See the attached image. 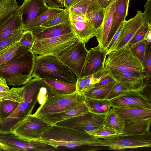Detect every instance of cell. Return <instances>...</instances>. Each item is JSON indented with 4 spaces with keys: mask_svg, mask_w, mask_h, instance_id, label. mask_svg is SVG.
<instances>
[{
    "mask_svg": "<svg viewBox=\"0 0 151 151\" xmlns=\"http://www.w3.org/2000/svg\"><path fill=\"white\" fill-rule=\"evenodd\" d=\"M0 151H20L21 150L17 148L9 146L0 141Z\"/></svg>",
    "mask_w": 151,
    "mask_h": 151,
    "instance_id": "816d5d0a",
    "label": "cell"
},
{
    "mask_svg": "<svg viewBox=\"0 0 151 151\" xmlns=\"http://www.w3.org/2000/svg\"><path fill=\"white\" fill-rule=\"evenodd\" d=\"M19 103L17 102L4 100L0 101V115L1 121L10 116L15 110Z\"/></svg>",
    "mask_w": 151,
    "mask_h": 151,
    "instance_id": "e575fe53",
    "label": "cell"
},
{
    "mask_svg": "<svg viewBox=\"0 0 151 151\" xmlns=\"http://www.w3.org/2000/svg\"><path fill=\"white\" fill-rule=\"evenodd\" d=\"M24 27L22 15L15 12L0 26V42Z\"/></svg>",
    "mask_w": 151,
    "mask_h": 151,
    "instance_id": "cb8c5ba5",
    "label": "cell"
},
{
    "mask_svg": "<svg viewBox=\"0 0 151 151\" xmlns=\"http://www.w3.org/2000/svg\"><path fill=\"white\" fill-rule=\"evenodd\" d=\"M84 99L76 91L67 95L47 96L43 103L32 115L37 116L66 111L78 105L84 101Z\"/></svg>",
    "mask_w": 151,
    "mask_h": 151,
    "instance_id": "8992f818",
    "label": "cell"
},
{
    "mask_svg": "<svg viewBox=\"0 0 151 151\" xmlns=\"http://www.w3.org/2000/svg\"><path fill=\"white\" fill-rule=\"evenodd\" d=\"M84 101L89 110V111L93 113L106 114L111 109L110 101L107 99H98L85 98Z\"/></svg>",
    "mask_w": 151,
    "mask_h": 151,
    "instance_id": "4316f807",
    "label": "cell"
},
{
    "mask_svg": "<svg viewBox=\"0 0 151 151\" xmlns=\"http://www.w3.org/2000/svg\"><path fill=\"white\" fill-rule=\"evenodd\" d=\"M143 12L146 16L149 24H151V0H147L144 6Z\"/></svg>",
    "mask_w": 151,
    "mask_h": 151,
    "instance_id": "bcb514c9",
    "label": "cell"
},
{
    "mask_svg": "<svg viewBox=\"0 0 151 151\" xmlns=\"http://www.w3.org/2000/svg\"><path fill=\"white\" fill-rule=\"evenodd\" d=\"M114 0H98L100 6L103 8L105 9Z\"/></svg>",
    "mask_w": 151,
    "mask_h": 151,
    "instance_id": "db71d44e",
    "label": "cell"
},
{
    "mask_svg": "<svg viewBox=\"0 0 151 151\" xmlns=\"http://www.w3.org/2000/svg\"><path fill=\"white\" fill-rule=\"evenodd\" d=\"M142 63L144 68V80L151 82V42H147Z\"/></svg>",
    "mask_w": 151,
    "mask_h": 151,
    "instance_id": "74e56055",
    "label": "cell"
},
{
    "mask_svg": "<svg viewBox=\"0 0 151 151\" xmlns=\"http://www.w3.org/2000/svg\"><path fill=\"white\" fill-rule=\"evenodd\" d=\"M107 73L103 68L99 71L92 75L86 76V83L82 95L93 88L95 85L99 83L101 79L106 76Z\"/></svg>",
    "mask_w": 151,
    "mask_h": 151,
    "instance_id": "d590c367",
    "label": "cell"
},
{
    "mask_svg": "<svg viewBox=\"0 0 151 151\" xmlns=\"http://www.w3.org/2000/svg\"><path fill=\"white\" fill-rule=\"evenodd\" d=\"M143 40L148 43L151 42V30H149L147 31Z\"/></svg>",
    "mask_w": 151,
    "mask_h": 151,
    "instance_id": "11a10c76",
    "label": "cell"
},
{
    "mask_svg": "<svg viewBox=\"0 0 151 151\" xmlns=\"http://www.w3.org/2000/svg\"><path fill=\"white\" fill-rule=\"evenodd\" d=\"M129 91L122 83L116 81L109 92L106 99L110 101Z\"/></svg>",
    "mask_w": 151,
    "mask_h": 151,
    "instance_id": "60d3db41",
    "label": "cell"
},
{
    "mask_svg": "<svg viewBox=\"0 0 151 151\" xmlns=\"http://www.w3.org/2000/svg\"><path fill=\"white\" fill-rule=\"evenodd\" d=\"M61 8L50 7L31 22L24 29L31 30L47 22L53 17L64 11Z\"/></svg>",
    "mask_w": 151,
    "mask_h": 151,
    "instance_id": "f1b7e54d",
    "label": "cell"
},
{
    "mask_svg": "<svg viewBox=\"0 0 151 151\" xmlns=\"http://www.w3.org/2000/svg\"><path fill=\"white\" fill-rule=\"evenodd\" d=\"M102 141L84 130L55 124L44 131L36 141L57 149L60 146H101Z\"/></svg>",
    "mask_w": 151,
    "mask_h": 151,
    "instance_id": "6da1fadb",
    "label": "cell"
},
{
    "mask_svg": "<svg viewBox=\"0 0 151 151\" xmlns=\"http://www.w3.org/2000/svg\"><path fill=\"white\" fill-rule=\"evenodd\" d=\"M24 47L19 42L0 50V65L9 61Z\"/></svg>",
    "mask_w": 151,
    "mask_h": 151,
    "instance_id": "d6a6232c",
    "label": "cell"
},
{
    "mask_svg": "<svg viewBox=\"0 0 151 151\" xmlns=\"http://www.w3.org/2000/svg\"><path fill=\"white\" fill-rule=\"evenodd\" d=\"M89 111V110L84 101L77 106L66 111L36 117L45 121L48 125L52 126L59 122L85 114Z\"/></svg>",
    "mask_w": 151,
    "mask_h": 151,
    "instance_id": "d6986e66",
    "label": "cell"
},
{
    "mask_svg": "<svg viewBox=\"0 0 151 151\" xmlns=\"http://www.w3.org/2000/svg\"><path fill=\"white\" fill-rule=\"evenodd\" d=\"M88 133L97 138L103 139L119 135L116 130L104 124Z\"/></svg>",
    "mask_w": 151,
    "mask_h": 151,
    "instance_id": "f35d334b",
    "label": "cell"
},
{
    "mask_svg": "<svg viewBox=\"0 0 151 151\" xmlns=\"http://www.w3.org/2000/svg\"><path fill=\"white\" fill-rule=\"evenodd\" d=\"M41 79L46 89V96L67 95L76 91V84L51 78Z\"/></svg>",
    "mask_w": 151,
    "mask_h": 151,
    "instance_id": "7402d4cb",
    "label": "cell"
},
{
    "mask_svg": "<svg viewBox=\"0 0 151 151\" xmlns=\"http://www.w3.org/2000/svg\"><path fill=\"white\" fill-rule=\"evenodd\" d=\"M98 4V0H71L68 9L70 12L85 15L89 9Z\"/></svg>",
    "mask_w": 151,
    "mask_h": 151,
    "instance_id": "f546056e",
    "label": "cell"
},
{
    "mask_svg": "<svg viewBox=\"0 0 151 151\" xmlns=\"http://www.w3.org/2000/svg\"><path fill=\"white\" fill-rule=\"evenodd\" d=\"M74 74L58 57L35 55L33 77L51 78L76 84L77 79Z\"/></svg>",
    "mask_w": 151,
    "mask_h": 151,
    "instance_id": "277c9868",
    "label": "cell"
},
{
    "mask_svg": "<svg viewBox=\"0 0 151 151\" xmlns=\"http://www.w3.org/2000/svg\"><path fill=\"white\" fill-rule=\"evenodd\" d=\"M70 12L66 9L57 15L53 17L47 22L42 24L41 26L47 27L57 25L70 20Z\"/></svg>",
    "mask_w": 151,
    "mask_h": 151,
    "instance_id": "8d00e7d4",
    "label": "cell"
},
{
    "mask_svg": "<svg viewBox=\"0 0 151 151\" xmlns=\"http://www.w3.org/2000/svg\"><path fill=\"white\" fill-rule=\"evenodd\" d=\"M151 122V118L125 121L123 132L119 135L137 136L145 134L149 131Z\"/></svg>",
    "mask_w": 151,
    "mask_h": 151,
    "instance_id": "d4e9b609",
    "label": "cell"
},
{
    "mask_svg": "<svg viewBox=\"0 0 151 151\" xmlns=\"http://www.w3.org/2000/svg\"><path fill=\"white\" fill-rule=\"evenodd\" d=\"M24 29L13 33L0 42V50L19 42L22 35Z\"/></svg>",
    "mask_w": 151,
    "mask_h": 151,
    "instance_id": "b9f144b4",
    "label": "cell"
},
{
    "mask_svg": "<svg viewBox=\"0 0 151 151\" xmlns=\"http://www.w3.org/2000/svg\"><path fill=\"white\" fill-rule=\"evenodd\" d=\"M35 39H44L58 37L73 32L70 20L51 27L39 26L31 30Z\"/></svg>",
    "mask_w": 151,
    "mask_h": 151,
    "instance_id": "44dd1931",
    "label": "cell"
},
{
    "mask_svg": "<svg viewBox=\"0 0 151 151\" xmlns=\"http://www.w3.org/2000/svg\"><path fill=\"white\" fill-rule=\"evenodd\" d=\"M3 11H1V12H0V15H1V14H2V12H3L4 11V10Z\"/></svg>",
    "mask_w": 151,
    "mask_h": 151,
    "instance_id": "6f0895ef",
    "label": "cell"
},
{
    "mask_svg": "<svg viewBox=\"0 0 151 151\" xmlns=\"http://www.w3.org/2000/svg\"><path fill=\"white\" fill-rule=\"evenodd\" d=\"M86 76L80 77L77 79L76 83V91L82 95V92L86 85Z\"/></svg>",
    "mask_w": 151,
    "mask_h": 151,
    "instance_id": "f6af8a7d",
    "label": "cell"
},
{
    "mask_svg": "<svg viewBox=\"0 0 151 151\" xmlns=\"http://www.w3.org/2000/svg\"><path fill=\"white\" fill-rule=\"evenodd\" d=\"M106 115L96 114L89 111L55 124L83 130L88 133L104 125Z\"/></svg>",
    "mask_w": 151,
    "mask_h": 151,
    "instance_id": "8fae6325",
    "label": "cell"
},
{
    "mask_svg": "<svg viewBox=\"0 0 151 151\" xmlns=\"http://www.w3.org/2000/svg\"><path fill=\"white\" fill-rule=\"evenodd\" d=\"M129 0H116L115 9L108 38V45L127 15Z\"/></svg>",
    "mask_w": 151,
    "mask_h": 151,
    "instance_id": "603a6c76",
    "label": "cell"
},
{
    "mask_svg": "<svg viewBox=\"0 0 151 151\" xmlns=\"http://www.w3.org/2000/svg\"><path fill=\"white\" fill-rule=\"evenodd\" d=\"M111 107L138 108L151 110V98L143 92L129 91L111 100Z\"/></svg>",
    "mask_w": 151,
    "mask_h": 151,
    "instance_id": "4fadbf2b",
    "label": "cell"
},
{
    "mask_svg": "<svg viewBox=\"0 0 151 151\" xmlns=\"http://www.w3.org/2000/svg\"><path fill=\"white\" fill-rule=\"evenodd\" d=\"M23 86V100L14 111L0 122V134H9L10 129L27 116L32 114L43 87L41 79L34 77Z\"/></svg>",
    "mask_w": 151,
    "mask_h": 151,
    "instance_id": "3957f363",
    "label": "cell"
},
{
    "mask_svg": "<svg viewBox=\"0 0 151 151\" xmlns=\"http://www.w3.org/2000/svg\"><path fill=\"white\" fill-rule=\"evenodd\" d=\"M69 17L73 32L78 41L85 44L91 38L96 37L97 29L92 25L85 15L70 12Z\"/></svg>",
    "mask_w": 151,
    "mask_h": 151,
    "instance_id": "5bb4252c",
    "label": "cell"
},
{
    "mask_svg": "<svg viewBox=\"0 0 151 151\" xmlns=\"http://www.w3.org/2000/svg\"><path fill=\"white\" fill-rule=\"evenodd\" d=\"M103 65L106 72L109 70L137 71L144 73L142 63L127 46L113 50L107 55Z\"/></svg>",
    "mask_w": 151,
    "mask_h": 151,
    "instance_id": "5b68a950",
    "label": "cell"
},
{
    "mask_svg": "<svg viewBox=\"0 0 151 151\" xmlns=\"http://www.w3.org/2000/svg\"><path fill=\"white\" fill-rule=\"evenodd\" d=\"M114 0L108 6L104 9V15L103 22L98 29L96 36L98 45L101 48L106 50L108 46V38L112 24L115 9Z\"/></svg>",
    "mask_w": 151,
    "mask_h": 151,
    "instance_id": "ffe728a7",
    "label": "cell"
},
{
    "mask_svg": "<svg viewBox=\"0 0 151 151\" xmlns=\"http://www.w3.org/2000/svg\"><path fill=\"white\" fill-rule=\"evenodd\" d=\"M0 141L8 145L19 149L21 151H50L52 147L37 141H27L22 140L14 134H0Z\"/></svg>",
    "mask_w": 151,
    "mask_h": 151,
    "instance_id": "ac0fdd59",
    "label": "cell"
},
{
    "mask_svg": "<svg viewBox=\"0 0 151 151\" xmlns=\"http://www.w3.org/2000/svg\"><path fill=\"white\" fill-rule=\"evenodd\" d=\"M17 2V0H0V12Z\"/></svg>",
    "mask_w": 151,
    "mask_h": 151,
    "instance_id": "681fc988",
    "label": "cell"
},
{
    "mask_svg": "<svg viewBox=\"0 0 151 151\" xmlns=\"http://www.w3.org/2000/svg\"><path fill=\"white\" fill-rule=\"evenodd\" d=\"M35 55L24 47L7 63L0 65V77L13 86L24 85L33 78Z\"/></svg>",
    "mask_w": 151,
    "mask_h": 151,
    "instance_id": "7a4b0ae2",
    "label": "cell"
},
{
    "mask_svg": "<svg viewBox=\"0 0 151 151\" xmlns=\"http://www.w3.org/2000/svg\"><path fill=\"white\" fill-rule=\"evenodd\" d=\"M114 109L117 113L125 121L151 118V110L135 108Z\"/></svg>",
    "mask_w": 151,
    "mask_h": 151,
    "instance_id": "484cf974",
    "label": "cell"
},
{
    "mask_svg": "<svg viewBox=\"0 0 151 151\" xmlns=\"http://www.w3.org/2000/svg\"><path fill=\"white\" fill-rule=\"evenodd\" d=\"M149 30H151V24L147 23L143 25L138 29L126 46L135 44L143 40L146 34Z\"/></svg>",
    "mask_w": 151,
    "mask_h": 151,
    "instance_id": "7bdbcfd3",
    "label": "cell"
},
{
    "mask_svg": "<svg viewBox=\"0 0 151 151\" xmlns=\"http://www.w3.org/2000/svg\"><path fill=\"white\" fill-rule=\"evenodd\" d=\"M51 126L32 114L12 128L10 131L9 134H13L24 141H36L40 138L43 132Z\"/></svg>",
    "mask_w": 151,
    "mask_h": 151,
    "instance_id": "ba28073f",
    "label": "cell"
},
{
    "mask_svg": "<svg viewBox=\"0 0 151 151\" xmlns=\"http://www.w3.org/2000/svg\"><path fill=\"white\" fill-rule=\"evenodd\" d=\"M35 38L30 30L23 31L21 38L19 41L20 45L31 50Z\"/></svg>",
    "mask_w": 151,
    "mask_h": 151,
    "instance_id": "ee69618b",
    "label": "cell"
},
{
    "mask_svg": "<svg viewBox=\"0 0 151 151\" xmlns=\"http://www.w3.org/2000/svg\"><path fill=\"white\" fill-rule=\"evenodd\" d=\"M115 82L102 86L93 87L83 95L84 98L98 99H106Z\"/></svg>",
    "mask_w": 151,
    "mask_h": 151,
    "instance_id": "1f68e13d",
    "label": "cell"
},
{
    "mask_svg": "<svg viewBox=\"0 0 151 151\" xmlns=\"http://www.w3.org/2000/svg\"><path fill=\"white\" fill-rule=\"evenodd\" d=\"M124 22L121 24L117 31L112 38L110 43H109L106 49V55L107 53L110 49L111 47L115 43V42L116 41L117 39L118 38L120 31L123 26Z\"/></svg>",
    "mask_w": 151,
    "mask_h": 151,
    "instance_id": "c3c4849f",
    "label": "cell"
},
{
    "mask_svg": "<svg viewBox=\"0 0 151 151\" xmlns=\"http://www.w3.org/2000/svg\"><path fill=\"white\" fill-rule=\"evenodd\" d=\"M88 51L85 44L77 40L58 57L77 79L81 77Z\"/></svg>",
    "mask_w": 151,
    "mask_h": 151,
    "instance_id": "9c48e42d",
    "label": "cell"
},
{
    "mask_svg": "<svg viewBox=\"0 0 151 151\" xmlns=\"http://www.w3.org/2000/svg\"><path fill=\"white\" fill-rule=\"evenodd\" d=\"M147 42L142 40L128 46L134 55L142 63L144 58Z\"/></svg>",
    "mask_w": 151,
    "mask_h": 151,
    "instance_id": "ab89813d",
    "label": "cell"
},
{
    "mask_svg": "<svg viewBox=\"0 0 151 151\" xmlns=\"http://www.w3.org/2000/svg\"><path fill=\"white\" fill-rule=\"evenodd\" d=\"M111 108L106 114L104 124L114 129L120 135L123 132L125 121L117 113L114 108Z\"/></svg>",
    "mask_w": 151,
    "mask_h": 151,
    "instance_id": "83f0119b",
    "label": "cell"
},
{
    "mask_svg": "<svg viewBox=\"0 0 151 151\" xmlns=\"http://www.w3.org/2000/svg\"><path fill=\"white\" fill-rule=\"evenodd\" d=\"M71 0H63V3L65 9H68L70 4Z\"/></svg>",
    "mask_w": 151,
    "mask_h": 151,
    "instance_id": "9f6ffc18",
    "label": "cell"
},
{
    "mask_svg": "<svg viewBox=\"0 0 151 151\" xmlns=\"http://www.w3.org/2000/svg\"><path fill=\"white\" fill-rule=\"evenodd\" d=\"M50 7L44 0H24L16 12L25 17L24 30L33 20L47 11Z\"/></svg>",
    "mask_w": 151,
    "mask_h": 151,
    "instance_id": "e0dca14e",
    "label": "cell"
},
{
    "mask_svg": "<svg viewBox=\"0 0 151 151\" xmlns=\"http://www.w3.org/2000/svg\"><path fill=\"white\" fill-rule=\"evenodd\" d=\"M115 82H116L115 80L107 73V75L102 78L99 83H96L93 87L105 85Z\"/></svg>",
    "mask_w": 151,
    "mask_h": 151,
    "instance_id": "7dc6e473",
    "label": "cell"
},
{
    "mask_svg": "<svg viewBox=\"0 0 151 151\" xmlns=\"http://www.w3.org/2000/svg\"><path fill=\"white\" fill-rule=\"evenodd\" d=\"M9 89L6 80L0 77V92L6 91Z\"/></svg>",
    "mask_w": 151,
    "mask_h": 151,
    "instance_id": "f5cc1de1",
    "label": "cell"
},
{
    "mask_svg": "<svg viewBox=\"0 0 151 151\" xmlns=\"http://www.w3.org/2000/svg\"><path fill=\"white\" fill-rule=\"evenodd\" d=\"M104 15V9L102 8L99 4L89 9L85 14L86 17L96 29L101 25Z\"/></svg>",
    "mask_w": 151,
    "mask_h": 151,
    "instance_id": "4dcf8cb0",
    "label": "cell"
},
{
    "mask_svg": "<svg viewBox=\"0 0 151 151\" xmlns=\"http://www.w3.org/2000/svg\"><path fill=\"white\" fill-rule=\"evenodd\" d=\"M147 133L141 135H117L104 138L102 139L101 146L108 147L115 150L150 147L151 136L149 137V134L147 135Z\"/></svg>",
    "mask_w": 151,
    "mask_h": 151,
    "instance_id": "30bf717a",
    "label": "cell"
},
{
    "mask_svg": "<svg viewBox=\"0 0 151 151\" xmlns=\"http://www.w3.org/2000/svg\"><path fill=\"white\" fill-rule=\"evenodd\" d=\"M77 40L73 32L54 37L35 39L32 52L34 55L58 57Z\"/></svg>",
    "mask_w": 151,
    "mask_h": 151,
    "instance_id": "52a82bcc",
    "label": "cell"
},
{
    "mask_svg": "<svg viewBox=\"0 0 151 151\" xmlns=\"http://www.w3.org/2000/svg\"><path fill=\"white\" fill-rule=\"evenodd\" d=\"M1 121V117H0V122Z\"/></svg>",
    "mask_w": 151,
    "mask_h": 151,
    "instance_id": "680465c9",
    "label": "cell"
},
{
    "mask_svg": "<svg viewBox=\"0 0 151 151\" xmlns=\"http://www.w3.org/2000/svg\"><path fill=\"white\" fill-rule=\"evenodd\" d=\"M147 23L146 15L140 11H138L133 17L128 20H125L118 38L107 53V55L113 50L126 46L138 29Z\"/></svg>",
    "mask_w": 151,
    "mask_h": 151,
    "instance_id": "7c38bea8",
    "label": "cell"
},
{
    "mask_svg": "<svg viewBox=\"0 0 151 151\" xmlns=\"http://www.w3.org/2000/svg\"><path fill=\"white\" fill-rule=\"evenodd\" d=\"M22 90L23 86L21 87H13L7 91L0 92L1 101L9 100L20 103L23 100Z\"/></svg>",
    "mask_w": 151,
    "mask_h": 151,
    "instance_id": "836d02e7",
    "label": "cell"
},
{
    "mask_svg": "<svg viewBox=\"0 0 151 151\" xmlns=\"http://www.w3.org/2000/svg\"><path fill=\"white\" fill-rule=\"evenodd\" d=\"M106 56V50L98 45L88 50L81 77L87 76L100 71L103 68Z\"/></svg>",
    "mask_w": 151,
    "mask_h": 151,
    "instance_id": "2e32d148",
    "label": "cell"
},
{
    "mask_svg": "<svg viewBox=\"0 0 151 151\" xmlns=\"http://www.w3.org/2000/svg\"><path fill=\"white\" fill-rule=\"evenodd\" d=\"M114 79L122 83L130 91L143 92L145 86L144 73L137 71L109 70L106 72Z\"/></svg>",
    "mask_w": 151,
    "mask_h": 151,
    "instance_id": "9a60e30c",
    "label": "cell"
},
{
    "mask_svg": "<svg viewBox=\"0 0 151 151\" xmlns=\"http://www.w3.org/2000/svg\"><path fill=\"white\" fill-rule=\"evenodd\" d=\"M50 7L62 8L63 4L59 0H44Z\"/></svg>",
    "mask_w": 151,
    "mask_h": 151,
    "instance_id": "f907efd6",
    "label": "cell"
}]
</instances>
